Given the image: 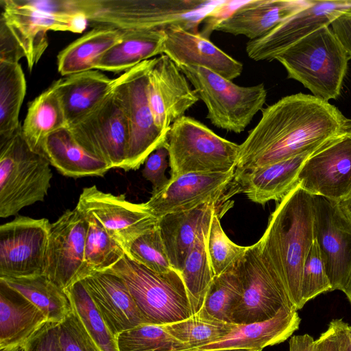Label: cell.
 I'll list each match as a JSON object with an SVG mask.
<instances>
[{
  "instance_id": "cell-28",
  "label": "cell",
  "mask_w": 351,
  "mask_h": 351,
  "mask_svg": "<svg viewBox=\"0 0 351 351\" xmlns=\"http://www.w3.org/2000/svg\"><path fill=\"white\" fill-rule=\"evenodd\" d=\"M113 82L114 79L94 69L55 81L67 125L100 104L112 92Z\"/></svg>"
},
{
  "instance_id": "cell-36",
  "label": "cell",
  "mask_w": 351,
  "mask_h": 351,
  "mask_svg": "<svg viewBox=\"0 0 351 351\" xmlns=\"http://www.w3.org/2000/svg\"><path fill=\"white\" fill-rule=\"evenodd\" d=\"M237 265L214 276L202 306L196 315L232 324V311L242 298V286Z\"/></svg>"
},
{
  "instance_id": "cell-51",
  "label": "cell",
  "mask_w": 351,
  "mask_h": 351,
  "mask_svg": "<svg viewBox=\"0 0 351 351\" xmlns=\"http://www.w3.org/2000/svg\"><path fill=\"white\" fill-rule=\"evenodd\" d=\"M348 324L343 320L339 321V336L342 351H351V344L348 333Z\"/></svg>"
},
{
  "instance_id": "cell-3",
  "label": "cell",
  "mask_w": 351,
  "mask_h": 351,
  "mask_svg": "<svg viewBox=\"0 0 351 351\" xmlns=\"http://www.w3.org/2000/svg\"><path fill=\"white\" fill-rule=\"evenodd\" d=\"M93 27L121 32L163 29L179 26L199 33L200 23L215 16L228 1L212 0H73Z\"/></svg>"
},
{
  "instance_id": "cell-44",
  "label": "cell",
  "mask_w": 351,
  "mask_h": 351,
  "mask_svg": "<svg viewBox=\"0 0 351 351\" xmlns=\"http://www.w3.org/2000/svg\"><path fill=\"white\" fill-rule=\"evenodd\" d=\"M58 338L61 351H102L73 309L58 324Z\"/></svg>"
},
{
  "instance_id": "cell-33",
  "label": "cell",
  "mask_w": 351,
  "mask_h": 351,
  "mask_svg": "<svg viewBox=\"0 0 351 351\" xmlns=\"http://www.w3.org/2000/svg\"><path fill=\"white\" fill-rule=\"evenodd\" d=\"M0 280L38 307L49 322L59 324L72 311L65 290L44 274L27 278H0Z\"/></svg>"
},
{
  "instance_id": "cell-17",
  "label": "cell",
  "mask_w": 351,
  "mask_h": 351,
  "mask_svg": "<svg viewBox=\"0 0 351 351\" xmlns=\"http://www.w3.org/2000/svg\"><path fill=\"white\" fill-rule=\"evenodd\" d=\"M235 169L226 172L190 173L170 178L167 185L152 194L145 204L158 219L206 204L221 206L222 200L228 199V191L239 192L234 181Z\"/></svg>"
},
{
  "instance_id": "cell-30",
  "label": "cell",
  "mask_w": 351,
  "mask_h": 351,
  "mask_svg": "<svg viewBox=\"0 0 351 351\" xmlns=\"http://www.w3.org/2000/svg\"><path fill=\"white\" fill-rule=\"evenodd\" d=\"M165 38L163 29L122 32L121 40L101 56L95 69L125 72L154 56L162 55Z\"/></svg>"
},
{
  "instance_id": "cell-56",
  "label": "cell",
  "mask_w": 351,
  "mask_h": 351,
  "mask_svg": "<svg viewBox=\"0 0 351 351\" xmlns=\"http://www.w3.org/2000/svg\"><path fill=\"white\" fill-rule=\"evenodd\" d=\"M1 351H25V347L24 346H19L12 349L1 350Z\"/></svg>"
},
{
  "instance_id": "cell-35",
  "label": "cell",
  "mask_w": 351,
  "mask_h": 351,
  "mask_svg": "<svg viewBox=\"0 0 351 351\" xmlns=\"http://www.w3.org/2000/svg\"><path fill=\"white\" fill-rule=\"evenodd\" d=\"M210 225L198 235L180 275L190 300L193 315L201 309L206 293L215 276L207 252Z\"/></svg>"
},
{
  "instance_id": "cell-19",
  "label": "cell",
  "mask_w": 351,
  "mask_h": 351,
  "mask_svg": "<svg viewBox=\"0 0 351 351\" xmlns=\"http://www.w3.org/2000/svg\"><path fill=\"white\" fill-rule=\"evenodd\" d=\"M351 10V0H311L265 36L247 43L249 58L271 61L282 51L318 29L330 26L341 13Z\"/></svg>"
},
{
  "instance_id": "cell-39",
  "label": "cell",
  "mask_w": 351,
  "mask_h": 351,
  "mask_svg": "<svg viewBox=\"0 0 351 351\" xmlns=\"http://www.w3.org/2000/svg\"><path fill=\"white\" fill-rule=\"evenodd\" d=\"M82 215L88 223L84 250L86 265L91 273L107 271L126 254L94 217Z\"/></svg>"
},
{
  "instance_id": "cell-10",
  "label": "cell",
  "mask_w": 351,
  "mask_h": 351,
  "mask_svg": "<svg viewBox=\"0 0 351 351\" xmlns=\"http://www.w3.org/2000/svg\"><path fill=\"white\" fill-rule=\"evenodd\" d=\"M237 267L242 298L232 311V324L263 322L275 317L282 308L296 309L279 274L262 255L258 242L247 246Z\"/></svg>"
},
{
  "instance_id": "cell-45",
  "label": "cell",
  "mask_w": 351,
  "mask_h": 351,
  "mask_svg": "<svg viewBox=\"0 0 351 351\" xmlns=\"http://www.w3.org/2000/svg\"><path fill=\"white\" fill-rule=\"evenodd\" d=\"M165 144L159 147L147 158L142 171L144 178L152 184V194L160 191L169 180L165 176L169 158V152Z\"/></svg>"
},
{
  "instance_id": "cell-14",
  "label": "cell",
  "mask_w": 351,
  "mask_h": 351,
  "mask_svg": "<svg viewBox=\"0 0 351 351\" xmlns=\"http://www.w3.org/2000/svg\"><path fill=\"white\" fill-rule=\"evenodd\" d=\"M88 226L75 208L50 224L43 274L64 290L91 274L84 261Z\"/></svg>"
},
{
  "instance_id": "cell-8",
  "label": "cell",
  "mask_w": 351,
  "mask_h": 351,
  "mask_svg": "<svg viewBox=\"0 0 351 351\" xmlns=\"http://www.w3.org/2000/svg\"><path fill=\"white\" fill-rule=\"evenodd\" d=\"M179 68L205 104L206 118L220 129L239 134L263 108L267 98L264 84L241 86L204 67Z\"/></svg>"
},
{
  "instance_id": "cell-26",
  "label": "cell",
  "mask_w": 351,
  "mask_h": 351,
  "mask_svg": "<svg viewBox=\"0 0 351 351\" xmlns=\"http://www.w3.org/2000/svg\"><path fill=\"white\" fill-rule=\"evenodd\" d=\"M47 322L38 307L0 280V351L24 346Z\"/></svg>"
},
{
  "instance_id": "cell-2",
  "label": "cell",
  "mask_w": 351,
  "mask_h": 351,
  "mask_svg": "<svg viewBox=\"0 0 351 351\" xmlns=\"http://www.w3.org/2000/svg\"><path fill=\"white\" fill-rule=\"evenodd\" d=\"M313 195L298 184L276 206L258 241L261 254L283 281L297 310L301 309L303 266L313 245Z\"/></svg>"
},
{
  "instance_id": "cell-48",
  "label": "cell",
  "mask_w": 351,
  "mask_h": 351,
  "mask_svg": "<svg viewBox=\"0 0 351 351\" xmlns=\"http://www.w3.org/2000/svg\"><path fill=\"white\" fill-rule=\"evenodd\" d=\"M330 27L351 59V10L341 13Z\"/></svg>"
},
{
  "instance_id": "cell-23",
  "label": "cell",
  "mask_w": 351,
  "mask_h": 351,
  "mask_svg": "<svg viewBox=\"0 0 351 351\" xmlns=\"http://www.w3.org/2000/svg\"><path fill=\"white\" fill-rule=\"evenodd\" d=\"M311 0H254L245 1L225 18L216 22L213 30L253 40L259 38L282 21L307 7Z\"/></svg>"
},
{
  "instance_id": "cell-41",
  "label": "cell",
  "mask_w": 351,
  "mask_h": 351,
  "mask_svg": "<svg viewBox=\"0 0 351 351\" xmlns=\"http://www.w3.org/2000/svg\"><path fill=\"white\" fill-rule=\"evenodd\" d=\"M220 214L212 217L207 237V252L215 276H219L234 267L244 256L247 247L233 243L221 228Z\"/></svg>"
},
{
  "instance_id": "cell-47",
  "label": "cell",
  "mask_w": 351,
  "mask_h": 351,
  "mask_svg": "<svg viewBox=\"0 0 351 351\" xmlns=\"http://www.w3.org/2000/svg\"><path fill=\"white\" fill-rule=\"evenodd\" d=\"M22 58H25L23 48L0 17V62L18 63Z\"/></svg>"
},
{
  "instance_id": "cell-18",
  "label": "cell",
  "mask_w": 351,
  "mask_h": 351,
  "mask_svg": "<svg viewBox=\"0 0 351 351\" xmlns=\"http://www.w3.org/2000/svg\"><path fill=\"white\" fill-rule=\"evenodd\" d=\"M313 234L332 291H343L351 274V221L338 203L313 195Z\"/></svg>"
},
{
  "instance_id": "cell-46",
  "label": "cell",
  "mask_w": 351,
  "mask_h": 351,
  "mask_svg": "<svg viewBox=\"0 0 351 351\" xmlns=\"http://www.w3.org/2000/svg\"><path fill=\"white\" fill-rule=\"evenodd\" d=\"M25 351H61L58 323L47 322L25 344Z\"/></svg>"
},
{
  "instance_id": "cell-25",
  "label": "cell",
  "mask_w": 351,
  "mask_h": 351,
  "mask_svg": "<svg viewBox=\"0 0 351 351\" xmlns=\"http://www.w3.org/2000/svg\"><path fill=\"white\" fill-rule=\"evenodd\" d=\"M314 151L243 173L234 179L239 192L241 190L250 201L261 205L281 200L298 184L300 171Z\"/></svg>"
},
{
  "instance_id": "cell-24",
  "label": "cell",
  "mask_w": 351,
  "mask_h": 351,
  "mask_svg": "<svg viewBox=\"0 0 351 351\" xmlns=\"http://www.w3.org/2000/svg\"><path fill=\"white\" fill-rule=\"evenodd\" d=\"M219 205L206 204L193 210L169 213L158 219V228L169 263L180 274L194 243L215 213L222 215Z\"/></svg>"
},
{
  "instance_id": "cell-49",
  "label": "cell",
  "mask_w": 351,
  "mask_h": 351,
  "mask_svg": "<svg viewBox=\"0 0 351 351\" xmlns=\"http://www.w3.org/2000/svg\"><path fill=\"white\" fill-rule=\"evenodd\" d=\"M339 319L332 320L327 330L315 340L316 351H342L339 336Z\"/></svg>"
},
{
  "instance_id": "cell-1",
  "label": "cell",
  "mask_w": 351,
  "mask_h": 351,
  "mask_svg": "<svg viewBox=\"0 0 351 351\" xmlns=\"http://www.w3.org/2000/svg\"><path fill=\"white\" fill-rule=\"evenodd\" d=\"M262 116L239 145L234 179L243 173L312 152L341 133L345 117L312 95L285 96L261 110Z\"/></svg>"
},
{
  "instance_id": "cell-43",
  "label": "cell",
  "mask_w": 351,
  "mask_h": 351,
  "mask_svg": "<svg viewBox=\"0 0 351 351\" xmlns=\"http://www.w3.org/2000/svg\"><path fill=\"white\" fill-rule=\"evenodd\" d=\"M332 287L327 276L316 240L305 259L301 283L302 304L304 305L318 295L331 291Z\"/></svg>"
},
{
  "instance_id": "cell-57",
  "label": "cell",
  "mask_w": 351,
  "mask_h": 351,
  "mask_svg": "<svg viewBox=\"0 0 351 351\" xmlns=\"http://www.w3.org/2000/svg\"><path fill=\"white\" fill-rule=\"evenodd\" d=\"M348 336H349L350 341V344H351V326H348Z\"/></svg>"
},
{
  "instance_id": "cell-6",
  "label": "cell",
  "mask_w": 351,
  "mask_h": 351,
  "mask_svg": "<svg viewBox=\"0 0 351 351\" xmlns=\"http://www.w3.org/2000/svg\"><path fill=\"white\" fill-rule=\"evenodd\" d=\"M107 271L124 280L147 324L165 325L193 315L182 276L175 269L158 274L125 255Z\"/></svg>"
},
{
  "instance_id": "cell-40",
  "label": "cell",
  "mask_w": 351,
  "mask_h": 351,
  "mask_svg": "<svg viewBox=\"0 0 351 351\" xmlns=\"http://www.w3.org/2000/svg\"><path fill=\"white\" fill-rule=\"evenodd\" d=\"M119 351H185L189 348L160 325L143 324L116 337Z\"/></svg>"
},
{
  "instance_id": "cell-20",
  "label": "cell",
  "mask_w": 351,
  "mask_h": 351,
  "mask_svg": "<svg viewBox=\"0 0 351 351\" xmlns=\"http://www.w3.org/2000/svg\"><path fill=\"white\" fill-rule=\"evenodd\" d=\"M147 98L156 126L165 132L199 99L185 75L165 54L156 58L149 73Z\"/></svg>"
},
{
  "instance_id": "cell-37",
  "label": "cell",
  "mask_w": 351,
  "mask_h": 351,
  "mask_svg": "<svg viewBox=\"0 0 351 351\" xmlns=\"http://www.w3.org/2000/svg\"><path fill=\"white\" fill-rule=\"evenodd\" d=\"M65 291L72 309L102 351H119L116 337L108 328L82 282H77Z\"/></svg>"
},
{
  "instance_id": "cell-16",
  "label": "cell",
  "mask_w": 351,
  "mask_h": 351,
  "mask_svg": "<svg viewBox=\"0 0 351 351\" xmlns=\"http://www.w3.org/2000/svg\"><path fill=\"white\" fill-rule=\"evenodd\" d=\"M298 184L312 195L339 203L351 193V135L341 133L305 160Z\"/></svg>"
},
{
  "instance_id": "cell-15",
  "label": "cell",
  "mask_w": 351,
  "mask_h": 351,
  "mask_svg": "<svg viewBox=\"0 0 351 351\" xmlns=\"http://www.w3.org/2000/svg\"><path fill=\"white\" fill-rule=\"evenodd\" d=\"M0 5L1 18L23 48L30 71L48 47V31L82 33L88 24L80 12L49 14L31 7L25 0H0Z\"/></svg>"
},
{
  "instance_id": "cell-52",
  "label": "cell",
  "mask_w": 351,
  "mask_h": 351,
  "mask_svg": "<svg viewBox=\"0 0 351 351\" xmlns=\"http://www.w3.org/2000/svg\"><path fill=\"white\" fill-rule=\"evenodd\" d=\"M339 205L346 216L351 221V193L339 202Z\"/></svg>"
},
{
  "instance_id": "cell-11",
  "label": "cell",
  "mask_w": 351,
  "mask_h": 351,
  "mask_svg": "<svg viewBox=\"0 0 351 351\" xmlns=\"http://www.w3.org/2000/svg\"><path fill=\"white\" fill-rule=\"evenodd\" d=\"M77 143L110 169H123L129 142L126 117L111 92L89 112L66 126Z\"/></svg>"
},
{
  "instance_id": "cell-12",
  "label": "cell",
  "mask_w": 351,
  "mask_h": 351,
  "mask_svg": "<svg viewBox=\"0 0 351 351\" xmlns=\"http://www.w3.org/2000/svg\"><path fill=\"white\" fill-rule=\"evenodd\" d=\"M75 208L94 217L126 256L132 243L155 229L158 222L145 203L130 202L123 194L105 193L95 185L83 189Z\"/></svg>"
},
{
  "instance_id": "cell-42",
  "label": "cell",
  "mask_w": 351,
  "mask_h": 351,
  "mask_svg": "<svg viewBox=\"0 0 351 351\" xmlns=\"http://www.w3.org/2000/svg\"><path fill=\"white\" fill-rule=\"evenodd\" d=\"M127 256L158 274L167 273L173 269L158 226L136 239L132 243Z\"/></svg>"
},
{
  "instance_id": "cell-22",
  "label": "cell",
  "mask_w": 351,
  "mask_h": 351,
  "mask_svg": "<svg viewBox=\"0 0 351 351\" xmlns=\"http://www.w3.org/2000/svg\"><path fill=\"white\" fill-rule=\"evenodd\" d=\"M116 337L119 333L147 324L124 280L109 271H94L81 280Z\"/></svg>"
},
{
  "instance_id": "cell-53",
  "label": "cell",
  "mask_w": 351,
  "mask_h": 351,
  "mask_svg": "<svg viewBox=\"0 0 351 351\" xmlns=\"http://www.w3.org/2000/svg\"><path fill=\"white\" fill-rule=\"evenodd\" d=\"M185 351H262L254 349L243 348H223V349H210V350H187Z\"/></svg>"
},
{
  "instance_id": "cell-50",
  "label": "cell",
  "mask_w": 351,
  "mask_h": 351,
  "mask_svg": "<svg viewBox=\"0 0 351 351\" xmlns=\"http://www.w3.org/2000/svg\"><path fill=\"white\" fill-rule=\"evenodd\" d=\"M289 351H316L315 341L308 334L293 336L289 341Z\"/></svg>"
},
{
  "instance_id": "cell-34",
  "label": "cell",
  "mask_w": 351,
  "mask_h": 351,
  "mask_svg": "<svg viewBox=\"0 0 351 351\" xmlns=\"http://www.w3.org/2000/svg\"><path fill=\"white\" fill-rule=\"evenodd\" d=\"M26 88L21 64L0 62V143L8 139L21 125L19 117Z\"/></svg>"
},
{
  "instance_id": "cell-38",
  "label": "cell",
  "mask_w": 351,
  "mask_h": 351,
  "mask_svg": "<svg viewBox=\"0 0 351 351\" xmlns=\"http://www.w3.org/2000/svg\"><path fill=\"white\" fill-rule=\"evenodd\" d=\"M236 325L193 315L188 319L161 326L175 339L194 350L225 337Z\"/></svg>"
},
{
  "instance_id": "cell-21",
  "label": "cell",
  "mask_w": 351,
  "mask_h": 351,
  "mask_svg": "<svg viewBox=\"0 0 351 351\" xmlns=\"http://www.w3.org/2000/svg\"><path fill=\"white\" fill-rule=\"evenodd\" d=\"M163 54L178 66L208 69L232 81L240 76L243 66L215 45L199 32L194 33L179 26L165 29Z\"/></svg>"
},
{
  "instance_id": "cell-29",
  "label": "cell",
  "mask_w": 351,
  "mask_h": 351,
  "mask_svg": "<svg viewBox=\"0 0 351 351\" xmlns=\"http://www.w3.org/2000/svg\"><path fill=\"white\" fill-rule=\"evenodd\" d=\"M41 154L62 175L73 178L103 177L110 168L84 149L67 127L49 135Z\"/></svg>"
},
{
  "instance_id": "cell-5",
  "label": "cell",
  "mask_w": 351,
  "mask_h": 351,
  "mask_svg": "<svg viewBox=\"0 0 351 351\" xmlns=\"http://www.w3.org/2000/svg\"><path fill=\"white\" fill-rule=\"evenodd\" d=\"M21 126L0 143L1 218L16 215L22 208L43 202L51 186L50 164L29 147Z\"/></svg>"
},
{
  "instance_id": "cell-4",
  "label": "cell",
  "mask_w": 351,
  "mask_h": 351,
  "mask_svg": "<svg viewBox=\"0 0 351 351\" xmlns=\"http://www.w3.org/2000/svg\"><path fill=\"white\" fill-rule=\"evenodd\" d=\"M275 60L285 68L288 78L329 102L341 93L350 58L330 26H324L289 47Z\"/></svg>"
},
{
  "instance_id": "cell-54",
  "label": "cell",
  "mask_w": 351,
  "mask_h": 351,
  "mask_svg": "<svg viewBox=\"0 0 351 351\" xmlns=\"http://www.w3.org/2000/svg\"><path fill=\"white\" fill-rule=\"evenodd\" d=\"M341 133L351 135V119H345Z\"/></svg>"
},
{
  "instance_id": "cell-13",
  "label": "cell",
  "mask_w": 351,
  "mask_h": 351,
  "mask_svg": "<svg viewBox=\"0 0 351 351\" xmlns=\"http://www.w3.org/2000/svg\"><path fill=\"white\" fill-rule=\"evenodd\" d=\"M50 223L16 216L0 226V278L43 274Z\"/></svg>"
},
{
  "instance_id": "cell-32",
  "label": "cell",
  "mask_w": 351,
  "mask_h": 351,
  "mask_svg": "<svg viewBox=\"0 0 351 351\" xmlns=\"http://www.w3.org/2000/svg\"><path fill=\"white\" fill-rule=\"evenodd\" d=\"M66 125L62 102L53 83L29 103L21 130L29 147L41 154L46 138Z\"/></svg>"
},
{
  "instance_id": "cell-9",
  "label": "cell",
  "mask_w": 351,
  "mask_h": 351,
  "mask_svg": "<svg viewBox=\"0 0 351 351\" xmlns=\"http://www.w3.org/2000/svg\"><path fill=\"white\" fill-rule=\"evenodd\" d=\"M156 58L145 60L114 79L112 92L125 114L129 142L124 171L136 170L165 145L168 132L156 125L147 98L148 75Z\"/></svg>"
},
{
  "instance_id": "cell-27",
  "label": "cell",
  "mask_w": 351,
  "mask_h": 351,
  "mask_svg": "<svg viewBox=\"0 0 351 351\" xmlns=\"http://www.w3.org/2000/svg\"><path fill=\"white\" fill-rule=\"evenodd\" d=\"M296 309L282 308L273 318L247 324L236 325L217 341L194 350L243 348L262 350L265 347L287 340L299 327Z\"/></svg>"
},
{
  "instance_id": "cell-7",
  "label": "cell",
  "mask_w": 351,
  "mask_h": 351,
  "mask_svg": "<svg viewBox=\"0 0 351 351\" xmlns=\"http://www.w3.org/2000/svg\"><path fill=\"white\" fill-rule=\"evenodd\" d=\"M165 145L171 178L190 173L226 172L237 167L239 145L190 117L171 125Z\"/></svg>"
},
{
  "instance_id": "cell-55",
  "label": "cell",
  "mask_w": 351,
  "mask_h": 351,
  "mask_svg": "<svg viewBox=\"0 0 351 351\" xmlns=\"http://www.w3.org/2000/svg\"><path fill=\"white\" fill-rule=\"evenodd\" d=\"M343 292L346 295L348 299L349 300L351 304V274L350 275L346 288L344 289Z\"/></svg>"
},
{
  "instance_id": "cell-31",
  "label": "cell",
  "mask_w": 351,
  "mask_h": 351,
  "mask_svg": "<svg viewBox=\"0 0 351 351\" xmlns=\"http://www.w3.org/2000/svg\"><path fill=\"white\" fill-rule=\"evenodd\" d=\"M122 32L95 27L73 41L57 57L58 71L62 76L95 69L101 56L119 42Z\"/></svg>"
}]
</instances>
